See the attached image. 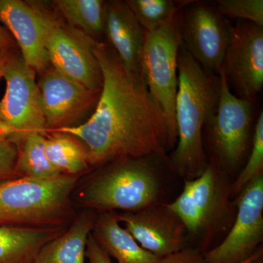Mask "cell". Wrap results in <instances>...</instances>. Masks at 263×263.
Masks as SVG:
<instances>
[{"instance_id":"1","label":"cell","mask_w":263,"mask_h":263,"mask_svg":"<svg viewBox=\"0 0 263 263\" xmlns=\"http://www.w3.org/2000/svg\"><path fill=\"white\" fill-rule=\"evenodd\" d=\"M91 47L103 78L95 111L83 124L52 132L78 138L87 150L90 166L155 157L171 168L167 122L143 72L127 70L108 43L92 40Z\"/></svg>"},{"instance_id":"2","label":"cell","mask_w":263,"mask_h":263,"mask_svg":"<svg viewBox=\"0 0 263 263\" xmlns=\"http://www.w3.org/2000/svg\"><path fill=\"white\" fill-rule=\"evenodd\" d=\"M219 89V75L202 68L181 43L175 105L177 141L168 157L171 169L186 180L200 176L209 164L202 131L215 112Z\"/></svg>"},{"instance_id":"3","label":"cell","mask_w":263,"mask_h":263,"mask_svg":"<svg viewBox=\"0 0 263 263\" xmlns=\"http://www.w3.org/2000/svg\"><path fill=\"white\" fill-rule=\"evenodd\" d=\"M79 176L18 177L0 182V224L63 227L72 214V193Z\"/></svg>"},{"instance_id":"4","label":"cell","mask_w":263,"mask_h":263,"mask_svg":"<svg viewBox=\"0 0 263 263\" xmlns=\"http://www.w3.org/2000/svg\"><path fill=\"white\" fill-rule=\"evenodd\" d=\"M155 158H122L100 167L81 188L79 201L103 212H134L157 203L160 186Z\"/></svg>"},{"instance_id":"5","label":"cell","mask_w":263,"mask_h":263,"mask_svg":"<svg viewBox=\"0 0 263 263\" xmlns=\"http://www.w3.org/2000/svg\"><path fill=\"white\" fill-rule=\"evenodd\" d=\"M179 13L156 30L146 32L142 52L143 78L167 122L169 151L174 148L177 141L175 105L178 89V54L181 44Z\"/></svg>"},{"instance_id":"6","label":"cell","mask_w":263,"mask_h":263,"mask_svg":"<svg viewBox=\"0 0 263 263\" xmlns=\"http://www.w3.org/2000/svg\"><path fill=\"white\" fill-rule=\"evenodd\" d=\"M3 78L6 90L0 102V135L14 142L19 148L29 135L47 134L36 72L22 55L11 51Z\"/></svg>"},{"instance_id":"7","label":"cell","mask_w":263,"mask_h":263,"mask_svg":"<svg viewBox=\"0 0 263 263\" xmlns=\"http://www.w3.org/2000/svg\"><path fill=\"white\" fill-rule=\"evenodd\" d=\"M219 100L205 129L213 164L218 168L235 169L245 160L250 144L254 103L237 97L226 76L219 72Z\"/></svg>"},{"instance_id":"8","label":"cell","mask_w":263,"mask_h":263,"mask_svg":"<svg viewBox=\"0 0 263 263\" xmlns=\"http://www.w3.org/2000/svg\"><path fill=\"white\" fill-rule=\"evenodd\" d=\"M220 169L212 162L200 176L185 180L182 193L166 207L179 218L190 233L199 234L226 217L229 193Z\"/></svg>"},{"instance_id":"9","label":"cell","mask_w":263,"mask_h":263,"mask_svg":"<svg viewBox=\"0 0 263 263\" xmlns=\"http://www.w3.org/2000/svg\"><path fill=\"white\" fill-rule=\"evenodd\" d=\"M181 10V43L202 68L219 75L229 42L230 24L209 3L190 1Z\"/></svg>"},{"instance_id":"10","label":"cell","mask_w":263,"mask_h":263,"mask_svg":"<svg viewBox=\"0 0 263 263\" xmlns=\"http://www.w3.org/2000/svg\"><path fill=\"white\" fill-rule=\"evenodd\" d=\"M221 70L235 95L254 103L263 86V27L247 21L230 24Z\"/></svg>"},{"instance_id":"11","label":"cell","mask_w":263,"mask_h":263,"mask_svg":"<svg viewBox=\"0 0 263 263\" xmlns=\"http://www.w3.org/2000/svg\"><path fill=\"white\" fill-rule=\"evenodd\" d=\"M236 219L220 245L203 254L204 263H241L263 240V174L238 194Z\"/></svg>"},{"instance_id":"12","label":"cell","mask_w":263,"mask_h":263,"mask_svg":"<svg viewBox=\"0 0 263 263\" xmlns=\"http://www.w3.org/2000/svg\"><path fill=\"white\" fill-rule=\"evenodd\" d=\"M92 39L53 17L46 41L52 67L91 91H101L103 78L91 47Z\"/></svg>"},{"instance_id":"13","label":"cell","mask_w":263,"mask_h":263,"mask_svg":"<svg viewBox=\"0 0 263 263\" xmlns=\"http://www.w3.org/2000/svg\"><path fill=\"white\" fill-rule=\"evenodd\" d=\"M37 85L47 133L75 126L95 108L100 98V91L87 89L52 67L41 73Z\"/></svg>"},{"instance_id":"14","label":"cell","mask_w":263,"mask_h":263,"mask_svg":"<svg viewBox=\"0 0 263 263\" xmlns=\"http://www.w3.org/2000/svg\"><path fill=\"white\" fill-rule=\"evenodd\" d=\"M53 16L22 0H0V22L14 36L24 61L36 73L50 66L46 37Z\"/></svg>"},{"instance_id":"15","label":"cell","mask_w":263,"mask_h":263,"mask_svg":"<svg viewBox=\"0 0 263 263\" xmlns=\"http://www.w3.org/2000/svg\"><path fill=\"white\" fill-rule=\"evenodd\" d=\"M117 216L143 249L160 258L184 249L186 228L165 204H154L134 212L117 213Z\"/></svg>"},{"instance_id":"16","label":"cell","mask_w":263,"mask_h":263,"mask_svg":"<svg viewBox=\"0 0 263 263\" xmlns=\"http://www.w3.org/2000/svg\"><path fill=\"white\" fill-rule=\"evenodd\" d=\"M105 34L125 68L142 73V52L146 31L126 1L106 2Z\"/></svg>"},{"instance_id":"17","label":"cell","mask_w":263,"mask_h":263,"mask_svg":"<svg viewBox=\"0 0 263 263\" xmlns=\"http://www.w3.org/2000/svg\"><path fill=\"white\" fill-rule=\"evenodd\" d=\"M92 234L118 263H159L161 258L143 249L121 226L117 212H104L95 219Z\"/></svg>"},{"instance_id":"18","label":"cell","mask_w":263,"mask_h":263,"mask_svg":"<svg viewBox=\"0 0 263 263\" xmlns=\"http://www.w3.org/2000/svg\"><path fill=\"white\" fill-rule=\"evenodd\" d=\"M65 227H0V263H34L43 246Z\"/></svg>"},{"instance_id":"19","label":"cell","mask_w":263,"mask_h":263,"mask_svg":"<svg viewBox=\"0 0 263 263\" xmlns=\"http://www.w3.org/2000/svg\"><path fill=\"white\" fill-rule=\"evenodd\" d=\"M95 216L86 210L60 236L43 246L34 263H86V247Z\"/></svg>"},{"instance_id":"20","label":"cell","mask_w":263,"mask_h":263,"mask_svg":"<svg viewBox=\"0 0 263 263\" xmlns=\"http://www.w3.org/2000/svg\"><path fill=\"white\" fill-rule=\"evenodd\" d=\"M57 9L69 27L101 42L105 34L106 2L102 0H57Z\"/></svg>"},{"instance_id":"21","label":"cell","mask_w":263,"mask_h":263,"mask_svg":"<svg viewBox=\"0 0 263 263\" xmlns=\"http://www.w3.org/2000/svg\"><path fill=\"white\" fill-rule=\"evenodd\" d=\"M45 151L50 163L62 174L78 176L90 166L86 147L78 138L68 133H47Z\"/></svg>"},{"instance_id":"22","label":"cell","mask_w":263,"mask_h":263,"mask_svg":"<svg viewBox=\"0 0 263 263\" xmlns=\"http://www.w3.org/2000/svg\"><path fill=\"white\" fill-rule=\"evenodd\" d=\"M45 146L46 136L34 133L24 138L19 146L15 175L18 177L44 179L62 174L48 161Z\"/></svg>"},{"instance_id":"23","label":"cell","mask_w":263,"mask_h":263,"mask_svg":"<svg viewBox=\"0 0 263 263\" xmlns=\"http://www.w3.org/2000/svg\"><path fill=\"white\" fill-rule=\"evenodd\" d=\"M129 9L146 32H152L179 13L190 1L127 0Z\"/></svg>"},{"instance_id":"24","label":"cell","mask_w":263,"mask_h":263,"mask_svg":"<svg viewBox=\"0 0 263 263\" xmlns=\"http://www.w3.org/2000/svg\"><path fill=\"white\" fill-rule=\"evenodd\" d=\"M263 174V114H259L252 139L250 155L245 168L232 186L231 193L238 195L252 180Z\"/></svg>"},{"instance_id":"25","label":"cell","mask_w":263,"mask_h":263,"mask_svg":"<svg viewBox=\"0 0 263 263\" xmlns=\"http://www.w3.org/2000/svg\"><path fill=\"white\" fill-rule=\"evenodd\" d=\"M214 5L223 17L247 21L263 27L262 0H218Z\"/></svg>"},{"instance_id":"26","label":"cell","mask_w":263,"mask_h":263,"mask_svg":"<svg viewBox=\"0 0 263 263\" xmlns=\"http://www.w3.org/2000/svg\"><path fill=\"white\" fill-rule=\"evenodd\" d=\"M18 146L0 135V182L14 176Z\"/></svg>"},{"instance_id":"27","label":"cell","mask_w":263,"mask_h":263,"mask_svg":"<svg viewBox=\"0 0 263 263\" xmlns=\"http://www.w3.org/2000/svg\"><path fill=\"white\" fill-rule=\"evenodd\" d=\"M159 263H204L203 254L193 248H184L176 253L161 258Z\"/></svg>"},{"instance_id":"28","label":"cell","mask_w":263,"mask_h":263,"mask_svg":"<svg viewBox=\"0 0 263 263\" xmlns=\"http://www.w3.org/2000/svg\"><path fill=\"white\" fill-rule=\"evenodd\" d=\"M86 254L89 263H113L110 256L95 238L92 232L88 240Z\"/></svg>"},{"instance_id":"29","label":"cell","mask_w":263,"mask_h":263,"mask_svg":"<svg viewBox=\"0 0 263 263\" xmlns=\"http://www.w3.org/2000/svg\"><path fill=\"white\" fill-rule=\"evenodd\" d=\"M13 47H14V41L0 24V48L11 51Z\"/></svg>"},{"instance_id":"30","label":"cell","mask_w":263,"mask_h":263,"mask_svg":"<svg viewBox=\"0 0 263 263\" xmlns=\"http://www.w3.org/2000/svg\"><path fill=\"white\" fill-rule=\"evenodd\" d=\"M9 50L3 49L0 48V79L4 76L5 66L9 58L10 52Z\"/></svg>"},{"instance_id":"31","label":"cell","mask_w":263,"mask_h":263,"mask_svg":"<svg viewBox=\"0 0 263 263\" xmlns=\"http://www.w3.org/2000/svg\"><path fill=\"white\" fill-rule=\"evenodd\" d=\"M260 257H262V249L259 247V248L257 249V250L256 251V252H254L251 257H249L248 259H246V260L243 261V262H242L241 263H251Z\"/></svg>"},{"instance_id":"32","label":"cell","mask_w":263,"mask_h":263,"mask_svg":"<svg viewBox=\"0 0 263 263\" xmlns=\"http://www.w3.org/2000/svg\"><path fill=\"white\" fill-rule=\"evenodd\" d=\"M251 263H263V257H259L258 259H255V260L253 261V262H252Z\"/></svg>"}]
</instances>
